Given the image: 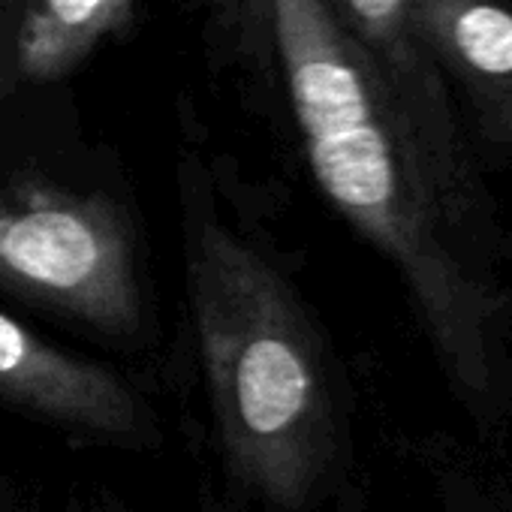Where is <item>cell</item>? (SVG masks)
Segmentation results:
<instances>
[{
    "label": "cell",
    "instance_id": "5b68a950",
    "mask_svg": "<svg viewBox=\"0 0 512 512\" xmlns=\"http://www.w3.org/2000/svg\"><path fill=\"white\" fill-rule=\"evenodd\" d=\"M413 22L443 79L470 100L482 133L512 145V10L497 0H413Z\"/></svg>",
    "mask_w": 512,
    "mask_h": 512
},
{
    "label": "cell",
    "instance_id": "3957f363",
    "mask_svg": "<svg viewBox=\"0 0 512 512\" xmlns=\"http://www.w3.org/2000/svg\"><path fill=\"white\" fill-rule=\"evenodd\" d=\"M0 287L109 335L142 323L133 232L103 193L43 178L0 184Z\"/></svg>",
    "mask_w": 512,
    "mask_h": 512
},
{
    "label": "cell",
    "instance_id": "ba28073f",
    "mask_svg": "<svg viewBox=\"0 0 512 512\" xmlns=\"http://www.w3.org/2000/svg\"><path fill=\"white\" fill-rule=\"evenodd\" d=\"M226 22L238 31L241 52L253 64L272 61L269 46V0H223Z\"/></svg>",
    "mask_w": 512,
    "mask_h": 512
},
{
    "label": "cell",
    "instance_id": "7a4b0ae2",
    "mask_svg": "<svg viewBox=\"0 0 512 512\" xmlns=\"http://www.w3.org/2000/svg\"><path fill=\"white\" fill-rule=\"evenodd\" d=\"M187 305L223 461L275 512L323 485L338 422L317 332L278 266L226 223L184 211Z\"/></svg>",
    "mask_w": 512,
    "mask_h": 512
},
{
    "label": "cell",
    "instance_id": "52a82bcc",
    "mask_svg": "<svg viewBox=\"0 0 512 512\" xmlns=\"http://www.w3.org/2000/svg\"><path fill=\"white\" fill-rule=\"evenodd\" d=\"M139 0H25L0 46V94L76 73L103 43L130 31Z\"/></svg>",
    "mask_w": 512,
    "mask_h": 512
},
{
    "label": "cell",
    "instance_id": "9c48e42d",
    "mask_svg": "<svg viewBox=\"0 0 512 512\" xmlns=\"http://www.w3.org/2000/svg\"><path fill=\"white\" fill-rule=\"evenodd\" d=\"M0 46H4V0H0Z\"/></svg>",
    "mask_w": 512,
    "mask_h": 512
},
{
    "label": "cell",
    "instance_id": "6da1fadb",
    "mask_svg": "<svg viewBox=\"0 0 512 512\" xmlns=\"http://www.w3.org/2000/svg\"><path fill=\"white\" fill-rule=\"evenodd\" d=\"M269 46L323 196L395 266L470 416L497 425L512 374L509 299L494 205L467 142L407 115L326 0H269Z\"/></svg>",
    "mask_w": 512,
    "mask_h": 512
},
{
    "label": "cell",
    "instance_id": "8992f818",
    "mask_svg": "<svg viewBox=\"0 0 512 512\" xmlns=\"http://www.w3.org/2000/svg\"><path fill=\"white\" fill-rule=\"evenodd\" d=\"M326 4L407 115L440 139L464 142L449 85L416 31L413 0H326Z\"/></svg>",
    "mask_w": 512,
    "mask_h": 512
},
{
    "label": "cell",
    "instance_id": "277c9868",
    "mask_svg": "<svg viewBox=\"0 0 512 512\" xmlns=\"http://www.w3.org/2000/svg\"><path fill=\"white\" fill-rule=\"evenodd\" d=\"M0 404L109 443H145L148 413L109 368L73 356L0 311Z\"/></svg>",
    "mask_w": 512,
    "mask_h": 512
}]
</instances>
